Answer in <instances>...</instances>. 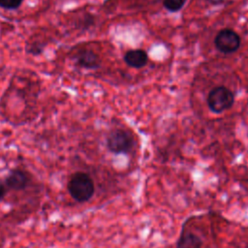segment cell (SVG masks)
<instances>
[{
    "label": "cell",
    "mask_w": 248,
    "mask_h": 248,
    "mask_svg": "<svg viewBox=\"0 0 248 248\" xmlns=\"http://www.w3.org/2000/svg\"><path fill=\"white\" fill-rule=\"evenodd\" d=\"M214 45L223 53H233L240 46V37L235 31L225 28L217 33L214 39Z\"/></svg>",
    "instance_id": "obj_4"
},
{
    "label": "cell",
    "mask_w": 248,
    "mask_h": 248,
    "mask_svg": "<svg viewBox=\"0 0 248 248\" xmlns=\"http://www.w3.org/2000/svg\"><path fill=\"white\" fill-rule=\"evenodd\" d=\"M106 144L113 154H127L134 146V138L126 130L114 129L108 135Z\"/></svg>",
    "instance_id": "obj_2"
},
{
    "label": "cell",
    "mask_w": 248,
    "mask_h": 248,
    "mask_svg": "<svg viewBox=\"0 0 248 248\" xmlns=\"http://www.w3.org/2000/svg\"><path fill=\"white\" fill-rule=\"evenodd\" d=\"M23 0H0V8L5 10H16L18 9Z\"/></svg>",
    "instance_id": "obj_10"
},
{
    "label": "cell",
    "mask_w": 248,
    "mask_h": 248,
    "mask_svg": "<svg viewBox=\"0 0 248 248\" xmlns=\"http://www.w3.org/2000/svg\"><path fill=\"white\" fill-rule=\"evenodd\" d=\"M233 102V93L226 86L214 87L207 96V106L215 113H221L231 108Z\"/></svg>",
    "instance_id": "obj_3"
},
{
    "label": "cell",
    "mask_w": 248,
    "mask_h": 248,
    "mask_svg": "<svg viewBox=\"0 0 248 248\" xmlns=\"http://www.w3.org/2000/svg\"><path fill=\"white\" fill-rule=\"evenodd\" d=\"M29 174L20 169H14L10 170L5 179V185L11 190H23L29 184Z\"/></svg>",
    "instance_id": "obj_5"
},
{
    "label": "cell",
    "mask_w": 248,
    "mask_h": 248,
    "mask_svg": "<svg viewBox=\"0 0 248 248\" xmlns=\"http://www.w3.org/2000/svg\"><path fill=\"white\" fill-rule=\"evenodd\" d=\"M186 3V0H164L163 5L164 7L170 11V12H177L179 11L184 4Z\"/></svg>",
    "instance_id": "obj_9"
},
{
    "label": "cell",
    "mask_w": 248,
    "mask_h": 248,
    "mask_svg": "<svg viewBox=\"0 0 248 248\" xmlns=\"http://www.w3.org/2000/svg\"><path fill=\"white\" fill-rule=\"evenodd\" d=\"M68 191L75 201L85 202L94 195V182L87 173L78 171L71 176L68 182Z\"/></svg>",
    "instance_id": "obj_1"
},
{
    "label": "cell",
    "mask_w": 248,
    "mask_h": 248,
    "mask_svg": "<svg viewBox=\"0 0 248 248\" xmlns=\"http://www.w3.org/2000/svg\"><path fill=\"white\" fill-rule=\"evenodd\" d=\"M7 193V188L6 185H4L1 181H0V201H2L4 199V197L6 196Z\"/></svg>",
    "instance_id": "obj_11"
},
{
    "label": "cell",
    "mask_w": 248,
    "mask_h": 248,
    "mask_svg": "<svg viewBox=\"0 0 248 248\" xmlns=\"http://www.w3.org/2000/svg\"><path fill=\"white\" fill-rule=\"evenodd\" d=\"M76 64L84 69H96L100 66L99 56L90 49H79L74 56Z\"/></svg>",
    "instance_id": "obj_6"
},
{
    "label": "cell",
    "mask_w": 248,
    "mask_h": 248,
    "mask_svg": "<svg viewBox=\"0 0 248 248\" xmlns=\"http://www.w3.org/2000/svg\"><path fill=\"white\" fill-rule=\"evenodd\" d=\"M124 61L128 66L132 68L140 69L146 65L148 61V55L145 50L140 48L130 49L125 53Z\"/></svg>",
    "instance_id": "obj_8"
},
{
    "label": "cell",
    "mask_w": 248,
    "mask_h": 248,
    "mask_svg": "<svg viewBox=\"0 0 248 248\" xmlns=\"http://www.w3.org/2000/svg\"><path fill=\"white\" fill-rule=\"evenodd\" d=\"M202 240L201 237L190 231H186L184 223L176 242V248H202Z\"/></svg>",
    "instance_id": "obj_7"
}]
</instances>
